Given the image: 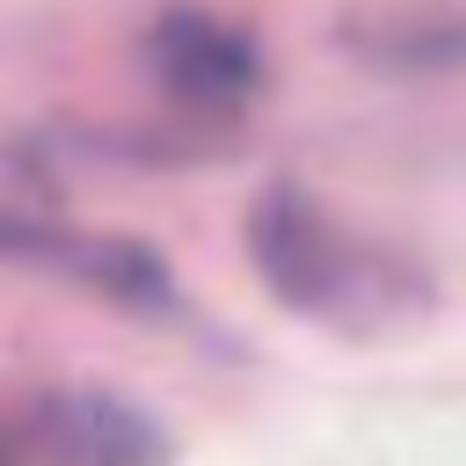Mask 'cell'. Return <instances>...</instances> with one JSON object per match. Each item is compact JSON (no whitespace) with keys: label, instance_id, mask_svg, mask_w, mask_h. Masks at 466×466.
I'll return each instance as SVG.
<instances>
[{"label":"cell","instance_id":"obj_2","mask_svg":"<svg viewBox=\"0 0 466 466\" xmlns=\"http://www.w3.org/2000/svg\"><path fill=\"white\" fill-rule=\"evenodd\" d=\"M0 269L66 284L73 299H95L124 320H160V328H189V291L167 269L160 248L131 240V233H95L51 211H22L0 204Z\"/></svg>","mask_w":466,"mask_h":466},{"label":"cell","instance_id":"obj_3","mask_svg":"<svg viewBox=\"0 0 466 466\" xmlns=\"http://www.w3.org/2000/svg\"><path fill=\"white\" fill-rule=\"evenodd\" d=\"M0 466H167V422L109 386L0 393Z\"/></svg>","mask_w":466,"mask_h":466},{"label":"cell","instance_id":"obj_1","mask_svg":"<svg viewBox=\"0 0 466 466\" xmlns=\"http://www.w3.org/2000/svg\"><path fill=\"white\" fill-rule=\"evenodd\" d=\"M240 248H248L255 284L320 335L379 342V335L422 328V313L437 306L415 255L386 248L357 218L328 211L306 182H262L240 218Z\"/></svg>","mask_w":466,"mask_h":466},{"label":"cell","instance_id":"obj_4","mask_svg":"<svg viewBox=\"0 0 466 466\" xmlns=\"http://www.w3.org/2000/svg\"><path fill=\"white\" fill-rule=\"evenodd\" d=\"M138 73L189 124H211V131H226L269 87V58H262L255 29H240L218 7H160L138 29Z\"/></svg>","mask_w":466,"mask_h":466}]
</instances>
